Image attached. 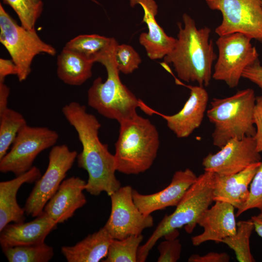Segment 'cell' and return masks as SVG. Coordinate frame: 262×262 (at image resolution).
I'll return each instance as SVG.
<instances>
[{
  "instance_id": "obj_1",
  "label": "cell",
  "mask_w": 262,
  "mask_h": 262,
  "mask_svg": "<svg viewBox=\"0 0 262 262\" xmlns=\"http://www.w3.org/2000/svg\"><path fill=\"white\" fill-rule=\"evenodd\" d=\"M62 112L76 130L82 145L77 159L78 167L88 175L85 190L93 196L105 192L110 196L121 187V183L115 176L114 154L99 138L100 123L95 115L87 112L84 105L77 102L66 104Z\"/></svg>"
},
{
  "instance_id": "obj_2",
  "label": "cell",
  "mask_w": 262,
  "mask_h": 262,
  "mask_svg": "<svg viewBox=\"0 0 262 262\" xmlns=\"http://www.w3.org/2000/svg\"><path fill=\"white\" fill-rule=\"evenodd\" d=\"M183 26L179 23L178 38L174 49L164 59L172 64L178 78L186 82H196L207 86L212 77V66L216 59L213 44L210 40L211 29H198L188 14L182 16Z\"/></svg>"
},
{
  "instance_id": "obj_3",
  "label": "cell",
  "mask_w": 262,
  "mask_h": 262,
  "mask_svg": "<svg viewBox=\"0 0 262 262\" xmlns=\"http://www.w3.org/2000/svg\"><path fill=\"white\" fill-rule=\"evenodd\" d=\"M118 44L115 39L96 62L104 66L107 78L98 77L87 91L88 105L102 116L119 123L137 115V108L142 102L122 82L115 58Z\"/></svg>"
},
{
  "instance_id": "obj_4",
  "label": "cell",
  "mask_w": 262,
  "mask_h": 262,
  "mask_svg": "<svg viewBox=\"0 0 262 262\" xmlns=\"http://www.w3.org/2000/svg\"><path fill=\"white\" fill-rule=\"evenodd\" d=\"M114 154L116 171L138 175L148 170L156 158L159 135L154 124L138 115L119 123Z\"/></svg>"
},
{
  "instance_id": "obj_5",
  "label": "cell",
  "mask_w": 262,
  "mask_h": 262,
  "mask_svg": "<svg viewBox=\"0 0 262 262\" xmlns=\"http://www.w3.org/2000/svg\"><path fill=\"white\" fill-rule=\"evenodd\" d=\"M254 91L246 88L225 98H214L207 111V116L214 127L213 144L221 148L229 140L254 136Z\"/></svg>"
},
{
  "instance_id": "obj_6",
  "label": "cell",
  "mask_w": 262,
  "mask_h": 262,
  "mask_svg": "<svg viewBox=\"0 0 262 262\" xmlns=\"http://www.w3.org/2000/svg\"><path fill=\"white\" fill-rule=\"evenodd\" d=\"M214 175L213 172L205 171L197 177L175 210L165 215L146 243L139 247L137 262H145L157 241L169 232L183 226L188 233L193 231L199 217L213 202Z\"/></svg>"
},
{
  "instance_id": "obj_7",
  "label": "cell",
  "mask_w": 262,
  "mask_h": 262,
  "mask_svg": "<svg viewBox=\"0 0 262 262\" xmlns=\"http://www.w3.org/2000/svg\"><path fill=\"white\" fill-rule=\"evenodd\" d=\"M0 42L10 55L17 68V77L25 81L31 72L34 58L40 53L54 56L56 49L44 42L35 29L19 25L0 4Z\"/></svg>"
},
{
  "instance_id": "obj_8",
  "label": "cell",
  "mask_w": 262,
  "mask_h": 262,
  "mask_svg": "<svg viewBox=\"0 0 262 262\" xmlns=\"http://www.w3.org/2000/svg\"><path fill=\"white\" fill-rule=\"evenodd\" d=\"M251 40L240 33L219 36L216 41L218 56L212 78L224 82L229 88L236 87L244 69L259 59Z\"/></svg>"
},
{
  "instance_id": "obj_9",
  "label": "cell",
  "mask_w": 262,
  "mask_h": 262,
  "mask_svg": "<svg viewBox=\"0 0 262 262\" xmlns=\"http://www.w3.org/2000/svg\"><path fill=\"white\" fill-rule=\"evenodd\" d=\"M58 138L54 130L26 125L18 133L9 151L0 159V171L12 172L16 176L28 171L38 155L55 146Z\"/></svg>"
},
{
  "instance_id": "obj_10",
  "label": "cell",
  "mask_w": 262,
  "mask_h": 262,
  "mask_svg": "<svg viewBox=\"0 0 262 262\" xmlns=\"http://www.w3.org/2000/svg\"><path fill=\"white\" fill-rule=\"evenodd\" d=\"M213 10L222 15L215 29L219 36L235 33L262 43V4L260 0H204Z\"/></svg>"
},
{
  "instance_id": "obj_11",
  "label": "cell",
  "mask_w": 262,
  "mask_h": 262,
  "mask_svg": "<svg viewBox=\"0 0 262 262\" xmlns=\"http://www.w3.org/2000/svg\"><path fill=\"white\" fill-rule=\"evenodd\" d=\"M78 153L66 145H55L49 155V163L44 174L35 182L26 200L25 214L37 217L43 213L45 206L57 191L72 167Z\"/></svg>"
},
{
  "instance_id": "obj_12",
  "label": "cell",
  "mask_w": 262,
  "mask_h": 262,
  "mask_svg": "<svg viewBox=\"0 0 262 262\" xmlns=\"http://www.w3.org/2000/svg\"><path fill=\"white\" fill-rule=\"evenodd\" d=\"M132 192L131 186H121L110 196L111 213L104 227L113 239L141 234L153 225L152 216L142 213L135 204Z\"/></svg>"
},
{
  "instance_id": "obj_13",
  "label": "cell",
  "mask_w": 262,
  "mask_h": 262,
  "mask_svg": "<svg viewBox=\"0 0 262 262\" xmlns=\"http://www.w3.org/2000/svg\"><path fill=\"white\" fill-rule=\"evenodd\" d=\"M254 136L229 140L216 153H209L202 165L206 171L227 176L238 173L249 165L261 162Z\"/></svg>"
},
{
  "instance_id": "obj_14",
  "label": "cell",
  "mask_w": 262,
  "mask_h": 262,
  "mask_svg": "<svg viewBox=\"0 0 262 262\" xmlns=\"http://www.w3.org/2000/svg\"><path fill=\"white\" fill-rule=\"evenodd\" d=\"M197 179L190 169L178 170L174 174L170 183L157 193L144 195L133 189V201L140 210L146 214H151L156 211L168 207L177 206L187 190Z\"/></svg>"
},
{
  "instance_id": "obj_15",
  "label": "cell",
  "mask_w": 262,
  "mask_h": 262,
  "mask_svg": "<svg viewBox=\"0 0 262 262\" xmlns=\"http://www.w3.org/2000/svg\"><path fill=\"white\" fill-rule=\"evenodd\" d=\"M234 207L219 201L206 210L199 217L197 224L204 229L203 232L191 238L195 246L209 241L220 243L226 237L234 235L236 231Z\"/></svg>"
},
{
  "instance_id": "obj_16",
  "label": "cell",
  "mask_w": 262,
  "mask_h": 262,
  "mask_svg": "<svg viewBox=\"0 0 262 262\" xmlns=\"http://www.w3.org/2000/svg\"><path fill=\"white\" fill-rule=\"evenodd\" d=\"M186 86L190 94L182 108L173 115H161L168 128L180 138L188 137L200 126L209 100L208 93L203 86Z\"/></svg>"
},
{
  "instance_id": "obj_17",
  "label": "cell",
  "mask_w": 262,
  "mask_h": 262,
  "mask_svg": "<svg viewBox=\"0 0 262 262\" xmlns=\"http://www.w3.org/2000/svg\"><path fill=\"white\" fill-rule=\"evenodd\" d=\"M130 3L131 7L139 4L144 11L142 22L146 23L148 32L140 34V44L150 59L164 58L174 49L177 39L168 36L156 21L158 5L156 2L154 0H130Z\"/></svg>"
},
{
  "instance_id": "obj_18",
  "label": "cell",
  "mask_w": 262,
  "mask_h": 262,
  "mask_svg": "<svg viewBox=\"0 0 262 262\" xmlns=\"http://www.w3.org/2000/svg\"><path fill=\"white\" fill-rule=\"evenodd\" d=\"M86 183L76 177L64 180L45 206L43 212L57 224L68 220L86 203L83 193Z\"/></svg>"
},
{
  "instance_id": "obj_19",
  "label": "cell",
  "mask_w": 262,
  "mask_h": 262,
  "mask_svg": "<svg viewBox=\"0 0 262 262\" xmlns=\"http://www.w3.org/2000/svg\"><path fill=\"white\" fill-rule=\"evenodd\" d=\"M58 224L44 212L28 222L7 225L0 231L1 248L36 245L45 242L48 235Z\"/></svg>"
},
{
  "instance_id": "obj_20",
  "label": "cell",
  "mask_w": 262,
  "mask_h": 262,
  "mask_svg": "<svg viewBox=\"0 0 262 262\" xmlns=\"http://www.w3.org/2000/svg\"><path fill=\"white\" fill-rule=\"evenodd\" d=\"M262 162L253 164L242 171L230 175L214 173L213 199L228 203L237 210L246 202L249 195V185Z\"/></svg>"
},
{
  "instance_id": "obj_21",
  "label": "cell",
  "mask_w": 262,
  "mask_h": 262,
  "mask_svg": "<svg viewBox=\"0 0 262 262\" xmlns=\"http://www.w3.org/2000/svg\"><path fill=\"white\" fill-rule=\"evenodd\" d=\"M41 176L40 169L33 166L15 178L0 182V231L10 222H24L25 212L17 203V192L23 184L35 182Z\"/></svg>"
},
{
  "instance_id": "obj_22",
  "label": "cell",
  "mask_w": 262,
  "mask_h": 262,
  "mask_svg": "<svg viewBox=\"0 0 262 262\" xmlns=\"http://www.w3.org/2000/svg\"><path fill=\"white\" fill-rule=\"evenodd\" d=\"M103 227L72 246H63L61 251L68 262H98L107 256L112 240Z\"/></svg>"
},
{
  "instance_id": "obj_23",
  "label": "cell",
  "mask_w": 262,
  "mask_h": 262,
  "mask_svg": "<svg viewBox=\"0 0 262 262\" xmlns=\"http://www.w3.org/2000/svg\"><path fill=\"white\" fill-rule=\"evenodd\" d=\"M94 63L74 52L63 48L57 57V74L66 84L81 85L91 77Z\"/></svg>"
},
{
  "instance_id": "obj_24",
  "label": "cell",
  "mask_w": 262,
  "mask_h": 262,
  "mask_svg": "<svg viewBox=\"0 0 262 262\" xmlns=\"http://www.w3.org/2000/svg\"><path fill=\"white\" fill-rule=\"evenodd\" d=\"M114 40L96 34L79 35L67 42L64 48L95 63Z\"/></svg>"
},
{
  "instance_id": "obj_25",
  "label": "cell",
  "mask_w": 262,
  "mask_h": 262,
  "mask_svg": "<svg viewBox=\"0 0 262 262\" xmlns=\"http://www.w3.org/2000/svg\"><path fill=\"white\" fill-rule=\"evenodd\" d=\"M234 235L223 239L221 243L226 244L235 252L239 262H254L255 260L251 253L249 240L254 229V225L250 219L237 222Z\"/></svg>"
},
{
  "instance_id": "obj_26",
  "label": "cell",
  "mask_w": 262,
  "mask_h": 262,
  "mask_svg": "<svg viewBox=\"0 0 262 262\" xmlns=\"http://www.w3.org/2000/svg\"><path fill=\"white\" fill-rule=\"evenodd\" d=\"M27 121L19 112L7 108L0 114V159L7 152Z\"/></svg>"
},
{
  "instance_id": "obj_27",
  "label": "cell",
  "mask_w": 262,
  "mask_h": 262,
  "mask_svg": "<svg viewBox=\"0 0 262 262\" xmlns=\"http://www.w3.org/2000/svg\"><path fill=\"white\" fill-rule=\"evenodd\" d=\"M9 262H47L54 256L52 247L45 242L2 248Z\"/></svg>"
},
{
  "instance_id": "obj_28",
  "label": "cell",
  "mask_w": 262,
  "mask_h": 262,
  "mask_svg": "<svg viewBox=\"0 0 262 262\" xmlns=\"http://www.w3.org/2000/svg\"><path fill=\"white\" fill-rule=\"evenodd\" d=\"M142 234L131 235L122 239H112L103 262H136Z\"/></svg>"
},
{
  "instance_id": "obj_29",
  "label": "cell",
  "mask_w": 262,
  "mask_h": 262,
  "mask_svg": "<svg viewBox=\"0 0 262 262\" xmlns=\"http://www.w3.org/2000/svg\"><path fill=\"white\" fill-rule=\"evenodd\" d=\"M15 11L21 25L27 29L34 28L35 23L43 11L41 0H2Z\"/></svg>"
},
{
  "instance_id": "obj_30",
  "label": "cell",
  "mask_w": 262,
  "mask_h": 262,
  "mask_svg": "<svg viewBox=\"0 0 262 262\" xmlns=\"http://www.w3.org/2000/svg\"><path fill=\"white\" fill-rule=\"evenodd\" d=\"M115 58L119 71L125 74L132 73L142 62L138 53L131 46L124 44L117 45Z\"/></svg>"
},
{
  "instance_id": "obj_31",
  "label": "cell",
  "mask_w": 262,
  "mask_h": 262,
  "mask_svg": "<svg viewBox=\"0 0 262 262\" xmlns=\"http://www.w3.org/2000/svg\"><path fill=\"white\" fill-rule=\"evenodd\" d=\"M254 208L262 212V162L250 184L248 198L243 207L237 210L236 216Z\"/></svg>"
},
{
  "instance_id": "obj_32",
  "label": "cell",
  "mask_w": 262,
  "mask_h": 262,
  "mask_svg": "<svg viewBox=\"0 0 262 262\" xmlns=\"http://www.w3.org/2000/svg\"><path fill=\"white\" fill-rule=\"evenodd\" d=\"M158 249V262H176L180 258L182 246L177 238L165 239L159 245Z\"/></svg>"
},
{
  "instance_id": "obj_33",
  "label": "cell",
  "mask_w": 262,
  "mask_h": 262,
  "mask_svg": "<svg viewBox=\"0 0 262 262\" xmlns=\"http://www.w3.org/2000/svg\"><path fill=\"white\" fill-rule=\"evenodd\" d=\"M254 120L256 127V140L257 149L259 152H262V96L256 97L254 110Z\"/></svg>"
},
{
  "instance_id": "obj_34",
  "label": "cell",
  "mask_w": 262,
  "mask_h": 262,
  "mask_svg": "<svg viewBox=\"0 0 262 262\" xmlns=\"http://www.w3.org/2000/svg\"><path fill=\"white\" fill-rule=\"evenodd\" d=\"M242 77L257 84L262 92V66L259 59L244 69Z\"/></svg>"
},
{
  "instance_id": "obj_35",
  "label": "cell",
  "mask_w": 262,
  "mask_h": 262,
  "mask_svg": "<svg viewBox=\"0 0 262 262\" xmlns=\"http://www.w3.org/2000/svg\"><path fill=\"white\" fill-rule=\"evenodd\" d=\"M230 256L225 252H209L206 255L200 256L193 254L188 259L189 262H228Z\"/></svg>"
},
{
  "instance_id": "obj_36",
  "label": "cell",
  "mask_w": 262,
  "mask_h": 262,
  "mask_svg": "<svg viewBox=\"0 0 262 262\" xmlns=\"http://www.w3.org/2000/svg\"><path fill=\"white\" fill-rule=\"evenodd\" d=\"M17 66L12 59H0V82H4L8 75H17Z\"/></svg>"
},
{
  "instance_id": "obj_37",
  "label": "cell",
  "mask_w": 262,
  "mask_h": 262,
  "mask_svg": "<svg viewBox=\"0 0 262 262\" xmlns=\"http://www.w3.org/2000/svg\"><path fill=\"white\" fill-rule=\"evenodd\" d=\"M10 88L3 82H0V114L8 108Z\"/></svg>"
},
{
  "instance_id": "obj_38",
  "label": "cell",
  "mask_w": 262,
  "mask_h": 262,
  "mask_svg": "<svg viewBox=\"0 0 262 262\" xmlns=\"http://www.w3.org/2000/svg\"><path fill=\"white\" fill-rule=\"evenodd\" d=\"M251 219L254 225V230L262 238V219L257 215L252 216Z\"/></svg>"
},
{
  "instance_id": "obj_39",
  "label": "cell",
  "mask_w": 262,
  "mask_h": 262,
  "mask_svg": "<svg viewBox=\"0 0 262 262\" xmlns=\"http://www.w3.org/2000/svg\"><path fill=\"white\" fill-rule=\"evenodd\" d=\"M257 216L261 219H262V212L260 213V214H259Z\"/></svg>"
},
{
  "instance_id": "obj_40",
  "label": "cell",
  "mask_w": 262,
  "mask_h": 262,
  "mask_svg": "<svg viewBox=\"0 0 262 262\" xmlns=\"http://www.w3.org/2000/svg\"><path fill=\"white\" fill-rule=\"evenodd\" d=\"M93 0V1H94V2H96V3H98V2H97V1H96V0Z\"/></svg>"
},
{
  "instance_id": "obj_41",
  "label": "cell",
  "mask_w": 262,
  "mask_h": 262,
  "mask_svg": "<svg viewBox=\"0 0 262 262\" xmlns=\"http://www.w3.org/2000/svg\"><path fill=\"white\" fill-rule=\"evenodd\" d=\"M261 0V2H262V0Z\"/></svg>"
}]
</instances>
